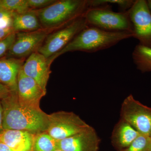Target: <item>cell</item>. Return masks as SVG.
<instances>
[{
    "label": "cell",
    "mask_w": 151,
    "mask_h": 151,
    "mask_svg": "<svg viewBox=\"0 0 151 151\" xmlns=\"http://www.w3.org/2000/svg\"><path fill=\"white\" fill-rule=\"evenodd\" d=\"M1 100L4 130L27 131L36 134L46 132L48 114L42 110L25 107L19 102L17 92H11Z\"/></svg>",
    "instance_id": "6da1fadb"
},
{
    "label": "cell",
    "mask_w": 151,
    "mask_h": 151,
    "mask_svg": "<svg viewBox=\"0 0 151 151\" xmlns=\"http://www.w3.org/2000/svg\"><path fill=\"white\" fill-rule=\"evenodd\" d=\"M133 37L129 32H110L88 26L81 31L59 52L48 59L51 64L55 58L69 52H95L116 45L121 41Z\"/></svg>",
    "instance_id": "7a4b0ae2"
},
{
    "label": "cell",
    "mask_w": 151,
    "mask_h": 151,
    "mask_svg": "<svg viewBox=\"0 0 151 151\" xmlns=\"http://www.w3.org/2000/svg\"><path fill=\"white\" fill-rule=\"evenodd\" d=\"M89 9L85 0H60L35 11L42 28L51 29L70 24Z\"/></svg>",
    "instance_id": "3957f363"
},
{
    "label": "cell",
    "mask_w": 151,
    "mask_h": 151,
    "mask_svg": "<svg viewBox=\"0 0 151 151\" xmlns=\"http://www.w3.org/2000/svg\"><path fill=\"white\" fill-rule=\"evenodd\" d=\"M89 26L110 32H129L133 33L128 11L116 12L108 6L91 8L84 15Z\"/></svg>",
    "instance_id": "277c9868"
},
{
    "label": "cell",
    "mask_w": 151,
    "mask_h": 151,
    "mask_svg": "<svg viewBox=\"0 0 151 151\" xmlns=\"http://www.w3.org/2000/svg\"><path fill=\"white\" fill-rule=\"evenodd\" d=\"M46 132L58 141L78 134L90 126L77 114L71 112L60 111L48 114Z\"/></svg>",
    "instance_id": "5b68a950"
},
{
    "label": "cell",
    "mask_w": 151,
    "mask_h": 151,
    "mask_svg": "<svg viewBox=\"0 0 151 151\" xmlns=\"http://www.w3.org/2000/svg\"><path fill=\"white\" fill-rule=\"evenodd\" d=\"M84 15L57 31L47 35L38 52L49 59L65 47L76 36L87 27Z\"/></svg>",
    "instance_id": "8992f818"
},
{
    "label": "cell",
    "mask_w": 151,
    "mask_h": 151,
    "mask_svg": "<svg viewBox=\"0 0 151 151\" xmlns=\"http://www.w3.org/2000/svg\"><path fill=\"white\" fill-rule=\"evenodd\" d=\"M121 119L129 124L140 134L150 136L151 134V108L135 99L132 94L123 101Z\"/></svg>",
    "instance_id": "52a82bcc"
},
{
    "label": "cell",
    "mask_w": 151,
    "mask_h": 151,
    "mask_svg": "<svg viewBox=\"0 0 151 151\" xmlns=\"http://www.w3.org/2000/svg\"><path fill=\"white\" fill-rule=\"evenodd\" d=\"M133 37L139 44L151 48V12L147 1L137 0L128 10Z\"/></svg>",
    "instance_id": "ba28073f"
},
{
    "label": "cell",
    "mask_w": 151,
    "mask_h": 151,
    "mask_svg": "<svg viewBox=\"0 0 151 151\" xmlns=\"http://www.w3.org/2000/svg\"><path fill=\"white\" fill-rule=\"evenodd\" d=\"M48 33V29H45L32 32H16L15 40L9 50V55L17 58L29 56L37 51Z\"/></svg>",
    "instance_id": "9c48e42d"
},
{
    "label": "cell",
    "mask_w": 151,
    "mask_h": 151,
    "mask_svg": "<svg viewBox=\"0 0 151 151\" xmlns=\"http://www.w3.org/2000/svg\"><path fill=\"white\" fill-rule=\"evenodd\" d=\"M46 93L35 80L24 73L22 68L17 78V97L20 103L31 109L41 110V100Z\"/></svg>",
    "instance_id": "30bf717a"
},
{
    "label": "cell",
    "mask_w": 151,
    "mask_h": 151,
    "mask_svg": "<svg viewBox=\"0 0 151 151\" xmlns=\"http://www.w3.org/2000/svg\"><path fill=\"white\" fill-rule=\"evenodd\" d=\"M100 142L91 126L86 130L58 141V150L63 151H98Z\"/></svg>",
    "instance_id": "8fae6325"
},
{
    "label": "cell",
    "mask_w": 151,
    "mask_h": 151,
    "mask_svg": "<svg viewBox=\"0 0 151 151\" xmlns=\"http://www.w3.org/2000/svg\"><path fill=\"white\" fill-rule=\"evenodd\" d=\"M50 65L47 58L36 51L28 57L22 69L26 75L35 80L47 92V85L51 72Z\"/></svg>",
    "instance_id": "7c38bea8"
},
{
    "label": "cell",
    "mask_w": 151,
    "mask_h": 151,
    "mask_svg": "<svg viewBox=\"0 0 151 151\" xmlns=\"http://www.w3.org/2000/svg\"><path fill=\"white\" fill-rule=\"evenodd\" d=\"M35 134L17 130H4L0 134V142L12 151H32Z\"/></svg>",
    "instance_id": "4fadbf2b"
},
{
    "label": "cell",
    "mask_w": 151,
    "mask_h": 151,
    "mask_svg": "<svg viewBox=\"0 0 151 151\" xmlns=\"http://www.w3.org/2000/svg\"><path fill=\"white\" fill-rule=\"evenodd\" d=\"M23 58H0V83L12 92H17V78L24 64Z\"/></svg>",
    "instance_id": "5bb4252c"
},
{
    "label": "cell",
    "mask_w": 151,
    "mask_h": 151,
    "mask_svg": "<svg viewBox=\"0 0 151 151\" xmlns=\"http://www.w3.org/2000/svg\"><path fill=\"white\" fill-rule=\"evenodd\" d=\"M139 134L129 124L121 119L113 130L112 143L117 150L122 151L128 147Z\"/></svg>",
    "instance_id": "9a60e30c"
},
{
    "label": "cell",
    "mask_w": 151,
    "mask_h": 151,
    "mask_svg": "<svg viewBox=\"0 0 151 151\" xmlns=\"http://www.w3.org/2000/svg\"><path fill=\"white\" fill-rule=\"evenodd\" d=\"M12 28L14 32H32L42 28L34 10L22 14L14 15Z\"/></svg>",
    "instance_id": "2e32d148"
},
{
    "label": "cell",
    "mask_w": 151,
    "mask_h": 151,
    "mask_svg": "<svg viewBox=\"0 0 151 151\" xmlns=\"http://www.w3.org/2000/svg\"><path fill=\"white\" fill-rule=\"evenodd\" d=\"M132 58L137 68L142 73L151 72V48L139 44L135 47Z\"/></svg>",
    "instance_id": "e0dca14e"
},
{
    "label": "cell",
    "mask_w": 151,
    "mask_h": 151,
    "mask_svg": "<svg viewBox=\"0 0 151 151\" xmlns=\"http://www.w3.org/2000/svg\"><path fill=\"white\" fill-rule=\"evenodd\" d=\"M58 141L46 132L36 134L34 139L32 151H55L58 150Z\"/></svg>",
    "instance_id": "ac0fdd59"
},
{
    "label": "cell",
    "mask_w": 151,
    "mask_h": 151,
    "mask_svg": "<svg viewBox=\"0 0 151 151\" xmlns=\"http://www.w3.org/2000/svg\"><path fill=\"white\" fill-rule=\"evenodd\" d=\"M1 9L17 14L25 13L32 10L29 7L27 0H1Z\"/></svg>",
    "instance_id": "d6986e66"
},
{
    "label": "cell",
    "mask_w": 151,
    "mask_h": 151,
    "mask_svg": "<svg viewBox=\"0 0 151 151\" xmlns=\"http://www.w3.org/2000/svg\"><path fill=\"white\" fill-rule=\"evenodd\" d=\"M135 1L132 0H89L87 1L89 8L105 7L108 4L116 5L122 9L125 10L129 9L133 5Z\"/></svg>",
    "instance_id": "ffe728a7"
},
{
    "label": "cell",
    "mask_w": 151,
    "mask_h": 151,
    "mask_svg": "<svg viewBox=\"0 0 151 151\" xmlns=\"http://www.w3.org/2000/svg\"><path fill=\"white\" fill-rule=\"evenodd\" d=\"M151 141L150 136L139 134L127 148L122 151H150Z\"/></svg>",
    "instance_id": "44dd1931"
},
{
    "label": "cell",
    "mask_w": 151,
    "mask_h": 151,
    "mask_svg": "<svg viewBox=\"0 0 151 151\" xmlns=\"http://www.w3.org/2000/svg\"><path fill=\"white\" fill-rule=\"evenodd\" d=\"M14 13L7 10L0 9V28H12Z\"/></svg>",
    "instance_id": "7402d4cb"
},
{
    "label": "cell",
    "mask_w": 151,
    "mask_h": 151,
    "mask_svg": "<svg viewBox=\"0 0 151 151\" xmlns=\"http://www.w3.org/2000/svg\"><path fill=\"white\" fill-rule=\"evenodd\" d=\"M16 37V32H13L0 41V58L8 52Z\"/></svg>",
    "instance_id": "603a6c76"
},
{
    "label": "cell",
    "mask_w": 151,
    "mask_h": 151,
    "mask_svg": "<svg viewBox=\"0 0 151 151\" xmlns=\"http://www.w3.org/2000/svg\"><path fill=\"white\" fill-rule=\"evenodd\" d=\"M56 1L55 0H27L29 7L32 10L45 8Z\"/></svg>",
    "instance_id": "cb8c5ba5"
},
{
    "label": "cell",
    "mask_w": 151,
    "mask_h": 151,
    "mask_svg": "<svg viewBox=\"0 0 151 151\" xmlns=\"http://www.w3.org/2000/svg\"><path fill=\"white\" fill-rule=\"evenodd\" d=\"M11 92L7 86L0 83V100L7 97Z\"/></svg>",
    "instance_id": "d4e9b609"
},
{
    "label": "cell",
    "mask_w": 151,
    "mask_h": 151,
    "mask_svg": "<svg viewBox=\"0 0 151 151\" xmlns=\"http://www.w3.org/2000/svg\"><path fill=\"white\" fill-rule=\"evenodd\" d=\"M14 32L12 28H0V41L12 33Z\"/></svg>",
    "instance_id": "484cf974"
},
{
    "label": "cell",
    "mask_w": 151,
    "mask_h": 151,
    "mask_svg": "<svg viewBox=\"0 0 151 151\" xmlns=\"http://www.w3.org/2000/svg\"><path fill=\"white\" fill-rule=\"evenodd\" d=\"M4 130L3 126V109L0 100V134Z\"/></svg>",
    "instance_id": "4316f807"
},
{
    "label": "cell",
    "mask_w": 151,
    "mask_h": 151,
    "mask_svg": "<svg viewBox=\"0 0 151 151\" xmlns=\"http://www.w3.org/2000/svg\"><path fill=\"white\" fill-rule=\"evenodd\" d=\"M0 151H12L7 146L0 142Z\"/></svg>",
    "instance_id": "83f0119b"
},
{
    "label": "cell",
    "mask_w": 151,
    "mask_h": 151,
    "mask_svg": "<svg viewBox=\"0 0 151 151\" xmlns=\"http://www.w3.org/2000/svg\"><path fill=\"white\" fill-rule=\"evenodd\" d=\"M147 2L148 5L149 9H150L151 12V0L147 1Z\"/></svg>",
    "instance_id": "f1b7e54d"
},
{
    "label": "cell",
    "mask_w": 151,
    "mask_h": 151,
    "mask_svg": "<svg viewBox=\"0 0 151 151\" xmlns=\"http://www.w3.org/2000/svg\"><path fill=\"white\" fill-rule=\"evenodd\" d=\"M55 151H63L60 150H56Z\"/></svg>",
    "instance_id": "f546056e"
},
{
    "label": "cell",
    "mask_w": 151,
    "mask_h": 151,
    "mask_svg": "<svg viewBox=\"0 0 151 151\" xmlns=\"http://www.w3.org/2000/svg\"><path fill=\"white\" fill-rule=\"evenodd\" d=\"M1 0H0V9H1Z\"/></svg>",
    "instance_id": "4dcf8cb0"
},
{
    "label": "cell",
    "mask_w": 151,
    "mask_h": 151,
    "mask_svg": "<svg viewBox=\"0 0 151 151\" xmlns=\"http://www.w3.org/2000/svg\"><path fill=\"white\" fill-rule=\"evenodd\" d=\"M150 139H151V134L150 135Z\"/></svg>",
    "instance_id": "1f68e13d"
},
{
    "label": "cell",
    "mask_w": 151,
    "mask_h": 151,
    "mask_svg": "<svg viewBox=\"0 0 151 151\" xmlns=\"http://www.w3.org/2000/svg\"><path fill=\"white\" fill-rule=\"evenodd\" d=\"M150 151H151V150Z\"/></svg>",
    "instance_id": "d6a6232c"
}]
</instances>
